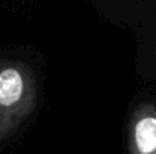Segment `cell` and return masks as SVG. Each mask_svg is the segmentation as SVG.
Masks as SVG:
<instances>
[{"label": "cell", "instance_id": "cell-1", "mask_svg": "<svg viewBox=\"0 0 156 154\" xmlns=\"http://www.w3.org/2000/svg\"><path fill=\"white\" fill-rule=\"evenodd\" d=\"M37 104V79L20 60L0 62V147L17 132Z\"/></svg>", "mask_w": 156, "mask_h": 154}, {"label": "cell", "instance_id": "cell-2", "mask_svg": "<svg viewBox=\"0 0 156 154\" xmlns=\"http://www.w3.org/2000/svg\"><path fill=\"white\" fill-rule=\"evenodd\" d=\"M127 142L130 154H156V107L140 104L132 113Z\"/></svg>", "mask_w": 156, "mask_h": 154}]
</instances>
